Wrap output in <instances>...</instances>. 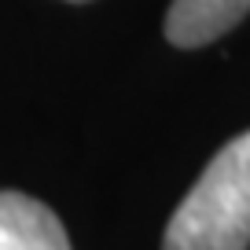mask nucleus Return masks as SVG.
Returning a JSON list of instances; mask_svg holds the SVG:
<instances>
[{"label":"nucleus","instance_id":"nucleus-1","mask_svg":"<svg viewBox=\"0 0 250 250\" xmlns=\"http://www.w3.org/2000/svg\"><path fill=\"white\" fill-rule=\"evenodd\" d=\"M250 247V133L213 155L195 188L173 210L162 250H247Z\"/></svg>","mask_w":250,"mask_h":250},{"label":"nucleus","instance_id":"nucleus-4","mask_svg":"<svg viewBox=\"0 0 250 250\" xmlns=\"http://www.w3.org/2000/svg\"><path fill=\"white\" fill-rule=\"evenodd\" d=\"M74 4H78V0H74Z\"/></svg>","mask_w":250,"mask_h":250},{"label":"nucleus","instance_id":"nucleus-3","mask_svg":"<svg viewBox=\"0 0 250 250\" xmlns=\"http://www.w3.org/2000/svg\"><path fill=\"white\" fill-rule=\"evenodd\" d=\"M250 0H173L166 15V37L177 48H203L243 22Z\"/></svg>","mask_w":250,"mask_h":250},{"label":"nucleus","instance_id":"nucleus-2","mask_svg":"<svg viewBox=\"0 0 250 250\" xmlns=\"http://www.w3.org/2000/svg\"><path fill=\"white\" fill-rule=\"evenodd\" d=\"M0 250H70L62 221L22 191H0Z\"/></svg>","mask_w":250,"mask_h":250}]
</instances>
